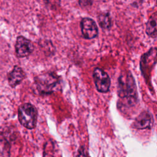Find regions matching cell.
<instances>
[{"mask_svg": "<svg viewBox=\"0 0 157 157\" xmlns=\"http://www.w3.org/2000/svg\"><path fill=\"white\" fill-rule=\"evenodd\" d=\"M118 93L120 97L126 98L128 104L132 105L137 101V90L136 83L132 75H121L118 79Z\"/></svg>", "mask_w": 157, "mask_h": 157, "instance_id": "obj_1", "label": "cell"}, {"mask_svg": "<svg viewBox=\"0 0 157 157\" xmlns=\"http://www.w3.org/2000/svg\"><path fill=\"white\" fill-rule=\"evenodd\" d=\"M58 75L53 72L40 74L34 79V84L37 91L40 94H50L53 92L59 84Z\"/></svg>", "mask_w": 157, "mask_h": 157, "instance_id": "obj_2", "label": "cell"}, {"mask_svg": "<svg viewBox=\"0 0 157 157\" xmlns=\"http://www.w3.org/2000/svg\"><path fill=\"white\" fill-rule=\"evenodd\" d=\"M18 120L25 128L34 129L37 120V110L36 108L30 103L21 104L18 110Z\"/></svg>", "mask_w": 157, "mask_h": 157, "instance_id": "obj_3", "label": "cell"}, {"mask_svg": "<svg viewBox=\"0 0 157 157\" xmlns=\"http://www.w3.org/2000/svg\"><path fill=\"white\" fill-rule=\"evenodd\" d=\"M94 84L97 90L101 93H106L109 90L110 79L108 74L100 68H95L93 74Z\"/></svg>", "mask_w": 157, "mask_h": 157, "instance_id": "obj_4", "label": "cell"}, {"mask_svg": "<svg viewBox=\"0 0 157 157\" xmlns=\"http://www.w3.org/2000/svg\"><path fill=\"white\" fill-rule=\"evenodd\" d=\"M157 61V48H152L141 57L140 69L145 77L150 74V71Z\"/></svg>", "mask_w": 157, "mask_h": 157, "instance_id": "obj_5", "label": "cell"}, {"mask_svg": "<svg viewBox=\"0 0 157 157\" xmlns=\"http://www.w3.org/2000/svg\"><path fill=\"white\" fill-rule=\"evenodd\" d=\"M15 48L17 56L24 58L29 56L33 52L34 46L29 39L20 36L17 38Z\"/></svg>", "mask_w": 157, "mask_h": 157, "instance_id": "obj_6", "label": "cell"}, {"mask_svg": "<svg viewBox=\"0 0 157 157\" xmlns=\"http://www.w3.org/2000/svg\"><path fill=\"white\" fill-rule=\"evenodd\" d=\"M80 28L83 37L86 39H93L98 35V26L95 21L90 18H82L80 21Z\"/></svg>", "mask_w": 157, "mask_h": 157, "instance_id": "obj_7", "label": "cell"}, {"mask_svg": "<svg viewBox=\"0 0 157 157\" xmlns=\"http://www.w3.org/2000/svg\"><path fill=\"white\" fill-rule=\"evenodd\" d=\"M153 121L151 115L149 112L144 111L140 113V114L135 119L132 126L138 129L150 128L153 125Z\"/></svg>", "mask_w": 157, "mask_h": 157, "instance_id": "obj_8", "label": "cell"}, {"mask_svg": "<svg viewBox=\"0 0 157 157\" xmlns=\"http://www.w3.org/2000/svg\"><path fill=\"white\" fill-rule=\"evenodd\" d=\"M26 75L23 70L18 66H15L13 69L7 74V80L9 85L15 88L25 78Z\"/></svg>", "mask_w": 157, "mask_h": 157, "instance_id": "obj_9", "label": "cell"}, {"mask_svg": "<svg viewBox=\"0 0 157 157\" xmlns=\"http://www.w3.org/2000/svg\"><path fill=\"white\" fill-rule=\"evenodd\" d=\"M146 33L151 37H157V12L150 17L147 23Z\"/></svg>", "mask_w": 157, "mask_h": 157, "instance_id": "obj_10", "label": "cell"}, {"mask_svg": "<svg viewBox=\"0 0 157 157\" xmlns=\"http://www.w3.org/2000/svg\"><path fill=\"white\" fill-rule=\"evenodd\" d=\"M98 23L103 29H109L111 26V20L108 13H102L98 16Z\"/></svg>", "mask_w": 157, "mask_h": 157, "instance_id": "obj_11", "label": "cell"}, {"mask_svg": "<svg viewBox=\"0 0 157 157\" xmlns=\"http://www.w3.org/2000/svg\"><path fill=\"white\" fill-rule=\"evenodd\" d=\"M75 157H87V155L85 152V148L83 146L80 147V148L78 149Z\"/></svg>", "mask_w": 157, "mask_h": 157, "instance_id": "obj_12", "label": "cell"}, {"mask_svg": "<svg viewBox=\"0 0 157 157\" xmlns=\"http://www.w3.org/2000/svg\"><path fill=\"white\" fill-rule=\"evenodd\" d=\"M156 4H157V1H156Z\"/></svg>", "mask_w": 157, "mask_h": 157, "instance_id": "obj_13", "label": "cell"}]
</instances>
